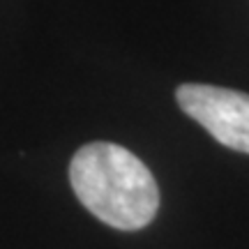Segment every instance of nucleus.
Masks as SVG:
<instances>
[{"label":"nucleus","mask_w":249,"mask_h":249,"mask_svg":"<svg viewBox=\"0 0 249 249\" xmlns=\"http://www.w3.org/2000/svg\"><path fill=\"white\" fill-rule=\"evenodd\" d=\"M71 189L83 208L118 231H139L160 210V187L134 152L118 143L95 141L74 152Z\"/></svg>","instance_id":"nucleus-1"},{"label":"nucleus","mask_w":249,"mask_h":249,"mask_svg":"<svg viewBox=\"0 0 249 249\" xmlns=\"http://www.w3.org/2000/svg\"><path fill=\"white\" fill-rule=\"evenodd\" d=\"M176 102L217 143L249 155L247 92L205 83H180L176 88Z\"/></svg>","instance_id":"nucleus-2"}]
</instances>
